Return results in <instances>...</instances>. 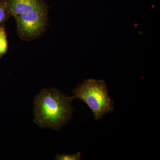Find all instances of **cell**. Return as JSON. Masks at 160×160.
<instances>
[{"instance_id": "1", "label": "cell", "mask_w": 160, "mask_h": 160, "mask_svg": "<svg viewBox=\"0 0 160 160\" xmlns=\"http://www.w3.org/2000/svg\"><path fill=\"white\" fill-rule=\"evenodd\" d=\"M73 99L54 88L43 89L34 101L35 122L42 128L59 130L71 119Z\"/></svg>"}, {"instance_id": "2", "label": "cell", "mask_w": 160, "mask_h": 160, "mask_svg": "<svg viewBox=\"0 0 160 160\" xmlns=\"http://www.w3.org/2000/svg\"><path fill=\"white\" fill-rule=\"evenodd\" d=\"M73 99L82 100L91 109L95 119L113 111L114 102L109 97L106 82L102 80H86L73 90Z\"/></svg>"}, {"instance_id": "3", "label": "cell", "mask_w": 160, "mask_h": 160, "mask_svg": "<svg viewBox=\"0 0 160 160\" xmlns=\"http://www.w3.org/2000/svg\"><path fill=\"white\" fill-rule=\"evenodd\" d=\"M48 12L33 11L15 16L18 35L26 41L34 40L45 32L48 25Z\"/></svg>"}, {"instance_id": "4", "label": "cell", "mask_w": 160, "mask_h": 160, "mask_svg": "<svg viewBox=\"0 0 160 160\" xmlns=\"http://www.w3.org/2000/svg\"><path fill=\"white\" fill-rule=\"evenodd\" d=\"M6 2L8 13L13 17L33 11L48 12L40 0H6Z\"/></svg>"}, {"instance_id": "5", "label": "cell", "mask_w": 160, "mask_h": 160, "mask_svg": "<svg viewBox=\"0 0 160 160\" xmlns=\"http://www.w3.org/2000/svg\"><path fill=\"white\" fill-rule=\"evenodd\" d=\"M8 48L7 33L4 24L0 26V59L7 52Z\"/></svg>"}, {"instance_id": "6", "label": "cell", "mask_w": 160, "mask_h": 160, "mask_svg": "<svg viewBox=\"0 0 160 160\" xmlns=\"http://www.w3.org/2000/svg\"><path fill=\"white\" fill-rule=\"evenodd\" d=\"M9 15L7 12L6 1H0V26L8 19Z\"/></svg>"}, {"instance_id": "7", "label": "cell", "mask_w": 160, "mask_h": 160, "mask_svg": "<svg viewBox=\"0 0 160 160\" xmlns=\"http://www.w3.org/2000/svg\"><path fill=\"white\" fill-rule=\"evenodd\" d=\"M55 159L58 160H79L81 159V153L78 152L75 154L57 155Z\"/></svg>"}]
</instances>
